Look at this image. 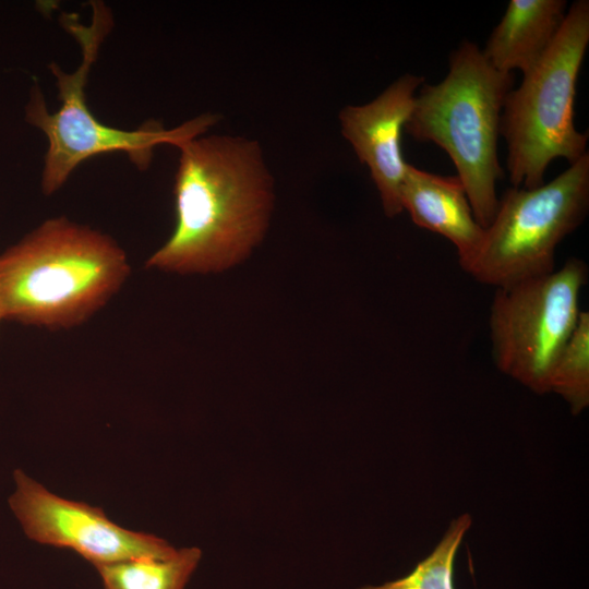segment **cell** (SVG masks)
<instances>
[{
	"label": "cell",
	"mask_w": 589,
	"mask_h": 589,
	"mask_svg": "<svg viewBox=\"0 0 589 589\" xmlns=\"http://www.w3.org/2000/svg\"><path fill=\"white\" fill-rule=\"evenodd\" d=\"M177 148L176 226L145 267L206 274L235 266L263 239L273 208V177L261 145L224 134Z\"/></svg>",
	"instance_id": "cell-1"
},
{
	"label": "cell",
	"mask_w": 589,
	"mask_h": 589,
	"mask_svg": "<svg viewBox=\"0 0 589 589\" xmlns=\"http://www.w3.org/2000/svg\"><path fill=\"white\" fill-rule=\"evenodd\" d=\"M123 249L67 217L50 218L0 254L4 320L51 330L76 327L130 276Z\"/></svg>",
	"instance_id": "cell-2"
},
{
	"label": "cell",
	"mask_w": 589,
	"mask_h": 589,
	"mask_svg": "<svg viewBox=\"0 0 589 589\" xmlns=\"http://www.w3.org/2000/svg\"><path fill=\"white\" fill-rule=\"evenodd\" d=\"M91 8L88 25L82 24L76 13L60 15V24L75 38L82 52L81 63L74 72H64L57 63L49 64L60 108L49 112L37 85L32 88L25 107L26 121L39 129L48 141L41 172V190L46 195L58 191L80 164L97 155L123 153L137 169L145 170L157 146L179 147L205 134L219 119L216 115L203 113L173 129L148 120L135 130H121L98 121L87 107L85 87L113 20L104 2L93 1Z\"/></svg>",
	"instance_id": "cell-3"
},
{
	"label": "cell",
	"mask_w": 589,
	"mask_h": 589,
	"mask_svg": "<svg viewBox=\"0 0 589 589\" xmlns=\"http://www.w3.org/2000/svg\"><path fill=\"white\" fill-rule=\"evenodd\" d=\"M513 82L512 73L493 68L474 43L464 40L449 57L445 79L421 85L405 125L417 141L432 142L448 154L474 218L484 229L498 205L496 182L504 171L497 142Z\"/></svg>",
	"instance_id": "cell-4"
},
{
	"label": "cell",
	"mask_w": 589,
	"mask_h": 589,
	"mask_svg": "<svg viewBox=\"0 0 589 589\" xmlns=\"http://www.w3.org/2000/svg\"><path fill=\"white\" fill-rule=\"evenodd\" d=\"M588 44L589 1L577 0L545 55L508 92L500 132L507 143L513 187L537 188L554 159L572 165L588 153V133L574 123L577 79Z\"/></svg>",
	"instance_id": "cell-5"
},
{
	"label": "cell",
	"mask_w": 589,
	"mask_h": 589,
	"mask_svg": "<svg viewBox=\"0 0 589 589\" xmlns=\"http://www.w3.org/2000/svg\"><path fill=\"white\" fill-rule=\"evenodd\" d=\"M588 211L587 153L548 183L507 189L465 272L495 288L552 273L557 245L584 223Z\"/></svg>",
	"instance_id": "cell-6"
},
{
	"label": "cell",
	"mask_w": 589,
	"mask_h": 589,
	"mask_svg": "<svg viewBox=\"0 0 589 589\" xmlns=\"http://www.w3.org/2000/svg\"><path fill=\"white\" fill-rule=\"evenodd\" d=\"M587 279L586 263L570 257L552 273L496 288L489 326L502 373L531 392L549 393L553 366L578 324Z\"/></svg>",
	"instance_id": "cell-7"
},
{
	"label": "cell",
	"mask_w": 589,
	"mask_h": 589,
	"mask_svg": "<svg viewBox=\"0 0 589 589\" xmlns=\"http://www.w3.org/2000/svg\"><path fill=\"white\" fill-rule=\"evenodd\" d=\"M16 490L9 500L26 536L39 543L75 551L97 565L128 560L166 558L176 549L151 533L124 529L100 507L62 498L14 471Z\"/></svg>",
	"instance_id": "cell-8"
},
{
	"label": "cell",
	"mask_w": 589,
	"mask_h": 589,
	"mask_svg": "<svg viewBox=\"0 0 589 589\" xmlns=\"http://www.w3.org/2000/svg\"><path fill=\"white\" fill-rule=\"evenodd\" d=\"M423 76L404 74L373 100L346 106L339 112L344 137L359 160L366 165L380 193L384 214L395 217L404 212L400 189L407 164L401 149V133Z\"/></svg>",
	"instance_id": "cell-9"
},
{
	"label": "cell",
	"mask_w": 589,
	"mask_h": 589,
	"mask_svg": "<svg viewBox=\"0 0 589 589\" xmlns=\"http://www.w3.org/2000/svg\"><path fill=\"white\" fill-rule=\"evenodd\" d=\"M400 201L416 226L441 235L455 245L465 271L482 244L484 228L474 218L460 179L407 164Z\"/></svg>",
	"instance_id": "cell-10"
},
{
	"label": "cell",
	"mask_w": 589,
	"mask_h": 589,
	"mask_svg": "<svg viewBox=\"0 0 589 589\" xmlns=\"http://www.w3.org/2000/svg\"><path fill=\"white\" fill-rule=\"evenodd\" d=\"M565 0H510L482 53L504 73L530 71L556 38L566 16Z\"/></svg>",
	"instance_id": "cell-11"
},
{
	"label": "cell",
	"mask_w": 589,
	"mask_h": 589,
	"mask_svg": "<svg viewBox=\"0 0 589 589\" xmlns=\"http://www.w3.org/2000/svg\"><path fill=\"white\" fill-rule=\"evenodd\" d=\"M202 556L183 548L166 558L143 557L95 566L105 589H184Z\"/></svg>",
	"instance_id": "cell-12"
},
{
	"label": "cell",
	"mask_w": 589,
	"mask_h": 589,
	"mask_svg": "<svg viewBox=\"0 0 589 589\" xmlns=\"http://www.w3.org/2000/svg\"><path fill=\"white\" fill-rule=\"evenodd\" d=\"M560 395L573 414L589 406V313L581 311L578 324L558 356L549 382V393Z\"/></svg>",
	"instance_id": "cell-13"
},
{
	"label": "cell",
	"mask_w": 589,
	"mask_h": 589,
	"mask_svg": "<svg viewBox=\"0 0 589 589\" xmlns=\"http://www.w3.org/2000/svg\"><path fill=\"white\" fill-rule=\"evenodd\" d=\"M472 524L468 514L453 520L434 550L408 575L380 586L359 589H455L454 564L459 546Z\"/></svg>",
	"instance_id": "cell-14"
},
{
	"label": "cell",
	"mask_w": 589,
	"mask_h": 589,
	"mask_svg": "<svg viewBox=\"0 0 589 589\" xmlns=\"http://www.w3.org/2000/svg\"><path fill=\"white\" fill-rule=\"evenodd\" d=\"M2 320H4V316H3L2 303H1V299H0V322Z\"/></svg>",
	"instance_id": "cell-15"
}]
</instances>
